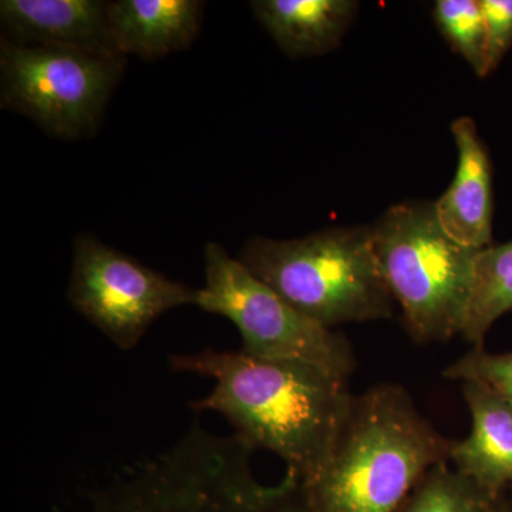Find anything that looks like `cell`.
<instances>
[{"label": "cell", "instance_id": "4", "mask_svg": "<svg viewBox=\"0 0 512 512\" xmlns=\"http://www.w3.org/2000/svg\"><path fill=\"white\" fill-rule=\"evenodd\" d=\"M370 228L384 282L410 336L431 343L461 335L478 251L448 237L434 202L393 205Z\"/></svg>", "mask_w": 512, "mask_h": 512}, {"label": "cell", "instance_id": "9", "mask_svg": "<svg viewBox=\"0 0 512 512\" xmlns=\"http://www.w3.org/2000/svg\"><path fill=\"white\" fill-rule=\"evenodd\" d=\"M451 133L458 150L457 173L443 197L434 202V211L448 237L480 251L493 245L490 156L476 123L468 117L454 121Z\"/></svg>", "mask_w": 512, "mask_h": 512}, {"label": "cell", "instance_id": "14", "mask_svg": "<svg viewBox=\"0 0 512 512\" xmlns=\"http://www.w3.org/2000/svg\"><path fill=\"white\" fill-rule=\"evenodd\" d=\"M504 494L485 490L443 463L424 474L397 512H501Z\"/></svg>", "mask_w": 512, "mask_h": 512}, {"label": "cell", "instance_id": "10", "mask_svg": "<svg viewBox=\"0 0 512 512\" xmlns=\"http://www.w3.org/2000/svg\"><path fill=\"white\" fill-rule=\"evenodd\" d=\"M461 392L471 431L454 443L450 463L485 490L504 494L512 487V409L483 383L463 382Z\"/></svg>", "mask_w": 512, "mask_h": 512}, {"label": "cell", "instance_id": "2", "mask_svg": "<svg viewBox=\"0 0 512 512\" xmlns=\"http://www.w3.org/2000/svg\"><path fill=\"white\" fill-rule=\"evenodd\" d=\"M456 440L434 429L399 384L355 396L318 476L299 481L302 512H397Z\"/></svg>", "mask_w": 512, "mask_h": 512}, {"label": "cell", "instance_id": "17", "mask_svg": "<svg viewBox=\"0 0 512 512\" xmlns=\"http://www.w3.org/2000/svg\"><path fill=\"white\" fill-rule=\"evenodd\" d=\"M487 26V76L512 47V0H480Z\"/></svg>", "mask_w": 512, "mask_h": 512}, {"label": "cell", "instance_id": "3", "mask_svg": "<svg viewBox=\"0 0 512 512\" xmlns=\"http://www.w3.org/2000/svg\"><path fill=\"white\" fill-rule=\"evenodd\" d=\"M238 259L325 328L392 316L394 301L377 262L370 225L322 229L286 241L252 237Z\"/></svg>", "mask_w": 512, "mask_h": 512}, {"label": "cell", "instance_id": "12", "mask_svg": "<svg viewBox=\"0 0 512 512\" xmlns=\"http://www.w3.org/2000/svg\"><path fill=\"white\" fill-rule=\"evenodd\" d=\"M255 18L291 57L325 55L338 47L355 18L353 0H256Z\"/></svg>", "mask_w": 512, "mask_h": 512}, {"label": "cell", "instance_id": "13", "mask_svg": "<svg viewBox=\"0 0 512 512\" xmlns=\"http://www.w3.org/2000/svg\"><path fill=\"white\" fill-rule=\"evenodd\" d=\"M512 311V241L490 245L477 252L466 320L461 336L468 343L484 346L495 320Z\"/></svg>", "mask_w": 512, "mask_h": 512}, {"label": "cell", "instance_id": "15", "mask_svg": "<svg viewBox=\"0 0 512 512\" xmlns=\"http://www.w3.org/2000/svg\"><path fill=\"white\" fill-rule=\"evenodd\" d=\"M437 28L477 76L487 77V26L480 0H437Z\"/></svg>", "mask_w": 512, "mask_h": 512}, {"label": "cell", "instance_id": "7", "mask_svg": "<svg viewBox=\"0 0 512 512\" xmlns=\"http://www.w3.org/2000/svg\"><path fill=\"white\" fill-rule=\"evenodd\" d=\"M69 301L117 348L131 350L164 313L198 302V289L175 282L92 235L73 245Z\"/></svg>", "mask_w": 512, "mask_h": 512}, {"label": "cell", "instance_id": "5", "mask_svg": "<svg viewBox=\"0 0 512 512\" xmlns=\"http://www.w3.org/2000/svg\"><path fill=\"white\" fill-rule=\"evenodd\" d=\"M204 258L205 286L198 289L197 306L237 326L242 352L259 359L308 363L349 380L356 357L342 333L293 308L222 245L208 242Z\"/></svg>", "mask_w": 512, "mask_h": 512}, {"label": "cell", "instance_id": "11", "mask_svg": "<svg viewBox=\"0 0 512 512\" xmlns=\"http://www.w3.org/2000/svg\"><path fill=\"white\" fill-rule=\"evenodd\" d=\"M204 5L198 0L109 2L111 29L121 55L156 60L188 49L200 33Z\"/></svg>", "mask_w": 512, "mask_h": 512}, {"label": "cell", "instance_id": "8", "mask_svg": "<svg viewBox=\"0 0 512 512\" xmlns=\"http://www.w3.org/2000/svg\"><path fill=\"white\" fill-rule=\"evenodd\" d=\"M3 39L20 46L121 55L114 39L109 2L101 0H2Z\"/></svg>", "mask_w": 512, "mask_h": 512}, {"label": "cell", "instance_id": "16", "mask_svg": "<svg viewBox=\"0 0 512 512\" xmlns=\"http://www.w3.org/2000/svg\"><path fill=\"white\" fill-rule=\"evenodd\" d=\"M443 376L460 382L483 383L512 409V352L493 355L484 346H476L448 366Z\"/></svg>", "mask_w": 512, "mask_h": 512}, {"label": "cell", "instance_id": "6", "mask_svg": "<svg viewBox=\"0 0 512 512\" xmlns=\"http://www.w3.org/2000/svg\"><path fill=\"white\" fill-rule=\"evenodd\" d=\"M126 56L0 42V103L63 140L99 130Z\"/></svg>", "mask_w": 512, "mask_h": 512}, {"label": "cell", "instance_id": "1", "mask_svg": "<svg viewBox=\"0 0 512 512\" xmlns=\"http://www.w3.org/2000/svg\"><path fill=\"white\" fill-rule=\"evenodd\" d=\"M170 365L175 372L214 379L212 392L192 407L222 414L238 437L281 457L301 483L325 466L355 399L348 380L319 367L242 350L173 355Z\"/></svg>", "mask_w": 512, "mask_h": 512}, {"label": "cell", "instance_id": "18", "mask_svg": "<svg viewBox=\"0 0 512 512\" xmlns=\"http://www.w3.org/2000/svg\"><path fill=\"white\" fill-rule=\"evenodd\" d=\"M501 512H512V487L505 491Z\"/></svg>", "mask_w": 512, "mask_h": 512}]
</instances>
